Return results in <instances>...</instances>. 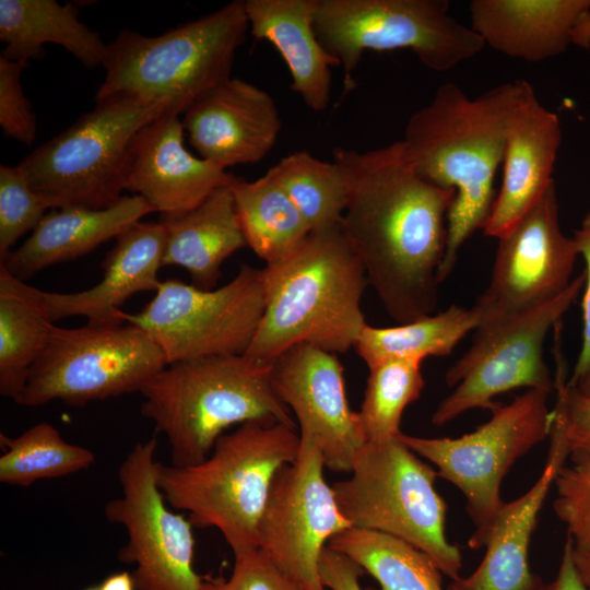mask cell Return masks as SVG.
<instances>
[{
  "label": "cell",
  "mask_w": 590,
  "mask_h": 590,
  "mask_svg": "<svg viewBox=\"0 0 590 590\" xmlns=\"http://www.w3.org/2000/svg\"><path fill=\"white\" fill-rule=\"evenodd\" d=\"M347 185L341 225L388 315L406 323L434 314L456 192L423 179L401 142L356 151L337 146Z\"/></svg>",
  "instance_id": "obj_1"
},
{
  "label": "cell",
  "mask_w": 590,
  "mask_h": 590,
  "mask_svg": "<svg viewBox=\"0 0 590 590\" xmlns=\"http://www.w3.org/2000/svg\"><path fill=\"white\" fill-rule=\"evenodd\" d=\"M530 85L514 80L470 98L448 82L405 125L400 142L408 162L426 181L456 192L447 215L439 283L453 270L461 246L488 220L509 125Z\"/></svg>",
  "instance_id": "obj_2"
},
{
  "label": "cell",
  "mask_w": 590,
  "mask_h": 590,
  "mask_svg": "<svg viewBox=\"0 0 590 590\" xmlns=\"http://www.w3.org/2000/svg\"><path fill=\"white\" fill-rule=\"evenodd\" d=\"M260 270L264 310L246 356L271 362L302 343L333 354L354 347L368 281L341 223L311 231Z\"/></svg>",
  "instance_id": "obj_3"
},
{
  "label": "cell",
  "mask_w": 590,
  "mask_h": 590,
  "mask_svg": "<svg viewBox=\"0 0 590 590\" xmlns=\"http://www.w3.org/2000/svg\"><path fill=\"white\" fill-rule=\"evenodd\" d=\"M295 427L257 420L223 434L202 462L160 463L157 484L174 509L198 528L217 529L234 556L257 550L258 527L272 482L299 451Z\"/></svg>",
  "instance_id": "obj_4"
},
{
  "label": "cell",
  "mask_w": 590,
  "mask_h": 590,
  "mask_svg": "<svg viewBox=\"0 0 590 590\" xmlns=\"http://www.w3.org/2000/svg\"><path fill=\"white\" fill-rule=\"evenodd\" d=\"M140 393L141 414L166 437L176 467L202 462L233 425L274 420L296 426L274 391L271 362L245 354L168 364Z\"/></svg>",
  "instance_id": "obj_5"
},
{
  "label": "cell",
  "mask_w": 590,
  "mask_h": 590,
  "mask_svg": "<svg viewBox=\"0 0 590 590\" xmlns=\"http://www.w3.org/2000/svg\"><path fill=\"white\" fill-rule=\"evenodd\" d=\"M249 24L244 1L200 19L144 36L122 30L107 45L106 76L95 99L121 94L158 104L179 116L204 93L231 78Z\"/></svg>",
  "instance_id": "obj_6"
},
{
  "label": "cell",
  "mask_w": 590,
  "mask_h": 590,
  "mask_svg": "<svg viewBox=\"0 0 590 590\" xmlns=\"http://www.w3.org/2000/svg\"><path fill=\"white\" fill-rule=\"evenodd\" d=\"M95 101L94 109L17 165L54 209L101 210L120 201L138 134L167 113L162 105L121 94Z\"/></svg>",
  "instance_id": "obj_7"
},
{
  "label": "cell",
  "mask_w": 590,
  "mask_h": 590,
  "mask_svg": "<svg viewBox=\"0 0 590 590\" xmlns=\"http://www.w3.org/2000/svg\"><path fill=\"white\" fill-rule=\"evenodd\" d=\"M437 477V471L397 436L365 442L350 476L332 489L352 527L404 540L455 580L461 576L463 558L446 534L447 504L435 487Z\"/></svg>",
  "instance_id": "obj_8"
},
{
  "label": "cell",
  "mask_w": 590,
  "mask_h": 590,
  "mask_svg": "<svg viewBox=\"0 0 590 590\" xmlns=\"http://www.w3.org/2000/svg\"><path fill=\"white\" fill-rule=\"evenodd\" d=\"M314 28L343 69V95L367 50L411 49L433 71L477 55L482 38L449 14L447 0H318Z\"/></svg>",
  "instance_id": "obj_9"
},
{
  "label": "cell",
  "mask_w": 590,
  "mask_h": 590,
  "mask_svg": "<svg viewBox=\"0 0 590 590\" xmlns=\"http://www.w3.org/2000/svg\"><path fill=\"white\" fill-rule=\"evenodd\" d=\"M166 365L160 347L131 323L54 326L44 352L13 401L31 408L57 400L85 406L141 392Z\"/></svg>",
  "instance_id": "obj_10"
},
{
  "label": "cell",
  "mask_w": 590,
  "mask_h": 590,
  "mask_svg": "<svg viewBox=\"0 0 590 590\" xmlns=\"http://www.w3.org/2000/svg\"><path fill=\"white\" fill-rule=\"evenodd\" d=\"M550 392L528 389L509 404L498 403L491 418L460 437H421L400 432L399 439L436 467L439 477L465 497L467 512L475 526L468 541L484 546L485 538L504 505L503 479L511 467L550 436Z\"/></svg>",
  "instance_id": "obj_11"
},
{
  "label": "cell",
  "mask_w": 590,
  "mask_h": 590,
  "mask_svg": "<svg viewBox=\"0 0 590 590\" xmlns=\"http://www.w3.org/2000/svg\"><path fill=\"white\" fill-rule=\"evenodd\" d=\"M585 272L555 298L528 311L480 324L470 349L447 370L455 386L435 409L432 423L442 426L472 409L493 410L494 398L516 388L552 392L554 380L543 357L544 341L585 286Z\"/></svg>",
  "instance_id": "obj_12"
},
{
  "label": "cell",
  "mask_w": 590,
  "mask_h": 590,
  "mask_svg": "<svg viewBox=\"0 0 590 590\" xmlns=\"http://www.w3.org/2000/svg\"><path fill=\"white\" fill-rule=\"evenodd\" d=\"M264 310L261 270L243 264L225 285L202 290L176 279L125 322L141 329L172 364L217 355H244Z\"/></svg>",
  "instance_id": "obj_13"
},
{
  "label": "cell",
  "mask_w": 590,
  "mask_h": 590,
  "mask_svg": "<svg viewBox=\"0 0 590 590\" xmlns=\"http://www.w3.org/2000/svg\"><path fill=\"white\" fill-rule=\"evenodd\" d=\"M156 449V437L132 447L118 468L121 495L105 504L106 519L128 538L118 560L135 566L137 590H200L193 526L170 510L158 487Z\"/></svg>",
  "instance_id": "obj_14"
},
{
  "label": "cell",
  "mask_w": 590,
  "mask_h": 590,
  "mask_svg": "<svg viewBox=\"0 0 590 590\" xmlns=\"http://www.w3.org/2000/svg\"><path fill=\"white\" fill-rule=\"evenodd\" d=\"M324 468L316 445L300 437L296 459L274 476L258 527V548L304 590H324L321 554L333 536L352 528Z\"/></svg>",
  "instance_id": "obj_15"
},
{
  "label": "cell",
  "mask_w": 590,
  "mask_h": 590,
  "mask_svg": "<svg viewBox=\"0 0 590 590\" xmlns=\"http://www.w3.org/2000/svg\"><path fill=\"white\" fill-rule=\"evenodd\" d=\"M492 279L473 306L480 324L535 308L570 284L580 256L559 223L555 184L498 238Z\"/></svg>",
  "instance_id": "obj_16"
},
{
  "label": "cell",
  "mask_w": 590,
  "mask_h": 590,
  "mask_svg": "<svg viewBox=\"0 0 590 590\" xmlns=\"http://www.w3.org/2000/svg\"><path fill=\"white\" fill-rule=\"evenodd\" d=\"M335 355L306 343L294 345L271 361V380L278 397L294 413L299 436L316 445L324 467L350 473L365 442Z\"/></svg>",
  "instance_id": "obj_17"
},
{
  "label": "cell",
  "mask_w": 590,
  "mask_h": 590,
  "mask_svg": "<svg viewBox=\"0 0 590 590\" xmlns=\"http://www.w3.org/2000/svg\"><path fill=\"white\" fill-rule=\"evenodd\" d=\"M182 125L200 157L224 169L263 160L282 129L274 98L232 76L200 96L185 111Z\"/></svg>",
  "instance_id": "obj_18"
},
{
  "label": "cell",
  "mask_w": 590,
  "mask_h": 590,
  "mask_svg": "<svg viewBox=\"0 0 590 590\" xmlns=\"http://www.w3.org/2000/svg\"><path fill=\"white\" fill-rule=\"evenodd\" d=\"M179 116L166 113L144 127L133 144L126 190L144 198L161 215L174 216L204 202L235 176L184 145Z\"/></svg>",
  "instance_id": "obj_19"
},
{
  "label": "cell",
  "mask_w": 590,
  "mask_h": 590,
  "mask_svg": "<svg viewBox=\"0 0 590 590\" xmlns=\"http://www.w3.org/2000/svg\"><path fill=\"white\" fill-rule=\"evenodd\" d=\"M560 141L559 117L539 102L530 85L509 125L502 185L483 228L486 236H502L555 184Z\"/></svg>",
  "instance_id": "obj_20"
},
{
  "label": "cell",
  "mask_w": 590,
  "mask_h": 590,
  "mask_svg": "<svg viewBox=\"0 0 590 590\" xmlns=\"http://www.w3.org/2000/svg\"><path fill=\"white\" fill-rule=\"evenodd\" d=\"M550 449L534 484L514 500L504 503L485 538V553L468 576L451 580L447 590H526L532 583L528 553L539 514L569 451L558 426L552 422Z\"/></svg>",
  "instance_id": "obj_21"
},
{
  "label": "cell",
  "mask_w": 590,
  "mask_h": 590,
  "mask_svg": "<svg viewBox=\"0 0 590 590\" xmlns=\"http://www.w3.org/2000/svg\"><path fill=\"white\" fill-rule=\"evenodd\" d=\"M102 262L103 278L78 293L43 292L50 319L83 316L87 322L123 323L120 306L140 292L158 288L166 233L161 222H137L116 238Z\"/></svg>",
  "instance_id": "obj_22"
},
{
  "label": "cell",
  "mask_w": 590,
  "mask_h": 590,
  "mask_svg": "<svg viewBox=\"0 0 590 590\" xmlns=\"http://www.w3.org/2000/svg\"><path fill=\"white\" fill-rule=\"evenodd\" d=\"M471 28L484 45L515 59L540 62L574 44L590 0H473Z\"/></svg>",
  "instance_id": "obj_23"
},
{
  "label": "cell",
  "mask_w": 590,
  "mask_h": 590,
  "mask_svg": "<svg viewBox=\"0 0 590 590\" xmlns=\"http://www.w3.org/2000/svg\"><path fill=\"white\" fill-rule=\"evenodd\" d=\"M155 212L141 196L122 197L101 210L80 206L47 213L31 236L0 261L13 276L25 281L56 263L75 260Z\"/></svg>",
  "instance_id": "obj_24"
},
{
  "label": "cell",
  "mask_w": 590,
  "mask_h": 590,
  "mask_svg": "<svg viewBox=\"0 0 590 590\" xmlns=\"http://www.w3.org/2000/svg\"><path fill=\"white\" fill-rule=\"evenodd\" d=\"M251 35L271 43L286 63L292 90L315 111L331 98V68L340 66L320 44L314 20L318 0H246Z\"/></svg>",
  "instance_id": "obj_25"
},
{
  "label": "cell",
  "mask_w": 590,
  "mask_h": 590,
  "mask_svg": "<svg viewBox=\"0 0 590 590\" xmlns=\"http://www.w3.org/2000/svg\"><path fill=\"white\" fill-rule=\"evenodd\" d=\"M231 185L188 212L160 216L166 233L163 267L186 269L193 285L202 290H213L222 263L247 246Z\"/></svg>",
  "instance_id": "obj_26"
},
{
  "label": "cell",
  "mask_w": 590,
  "mask_h": 590,
  "mask_svg": "<svg viewBox=\"0 0 590 590\" xmlns=\"http://www.w3.org/2000/svg\"><path fill=\"white\" fill-rule=\"evenodd\" d=\"M0 39L1 56L27 64L43 58L46 43L62 46L87 68L103 67L107 55V45L79 21L75 7L55 0H0Z\"/></svg>",
  "instance_id": "obj_27"
},
{
  "label": "cell",
  "mask_w": 590,
  "mask_h": 590,
  "mask_svg": "<svg viewBox=\"0 0 590 590\" xmlns=\"http://www.w3.org/2000/svg\"><path fill=\"white\" fill-rule=\"evenodd\" d=\"M42 290L0 264V394L14 400L52 330Z\"/></svg>",
  "instance_id": "obj_28"
},
{
  "label": "cell",
  "mask_w": 590,
  "mask_h": 590,
  "mask_svg": "<svg viewBox=\"0 0 590 590\" xmlns=\"http://www.w3.org/2000/svg\"><path fill=\"white\" fill-rule=\"evenodd\" d=\"M477 310L450 305L446 310L396 327L366 323L354 350L368 368L388 359L420 362L429 356H448L456 345L480 326Z\"/></svg>",
  "instance_id": "obj_29"
},
{
  "label": "cell",
  "mask_w": 590,
  "mask_h": 590,
  "mask_svg": "<svg viewBox=\"0 0 590 590\" xmlns=\"http://www.w3.org/2000/svg\"><path fill=\"white\" fill-rule=\"evenodd\" d=\"M231 189L247 246L266 264L286 256L311 232L296 205L268 172L253 181L235 177Z\"/></svg>",
  "instance_id": "obj_30"
},
{
  "label": "cell",
  "mask_w": 590,
  "mask_h": 590,
  "mask_svg": "<svg viewBox=\"0 0 590 590\" xmlns=\"http://www.w3.org/2000/svg\"><path fill=\"white\" fill-rule=\"evenodd\" d=\"M327 546L357 563L377 580L379 590H445L435 562L393 535L352 527Z\"/></svg>",
  "instance_id": "obj_31"
},
{
  "label": "cell",
  "mask_w": 590,
  "mask_h": 590,
  "mask_svg": "<svg viewBox=\"0 0 590 590\" xmlns=\"http://www.w3.org/2000/svg\"><path fill=\"white\" fill-rule=\"evenodd\" d=\"M0 482L27 487L37 481L62 477L91 468L95 455L68 442L49 423H38L16 437L0 435Z\"/></svg>",
  "instance_id": "obj_32"
},
{
  "label": "cell",
  "mask_w": 590,
  "mask_h": 590,
  "mask_svg": "<svg viewBox=\"0 0 590 590\" xmlns=\"http://www.w3.org/2000/svg\"><path fill=\"white\" fill-rule=\"evenodd\" d=\"M268 173L279 182L311 231L341 223L347 203V185L334 162L307 151L293 152Z\"/></svg>",
  "instance_id": "obj_33"
},
{
  "label": "cell",
  "mask_w": 590,
  "mask_h": 590,
  "mask_svg": "<svg viewBox=\"0 0 590 590\" xmlns=\"http://www.w3.org/2000/svg\"><path fill=\"white\" fill-rule=\"evenodd\" d=\"M424 386L420 362L388 359L370 367L361 409L356 412L364 442L397 437L404 410L421 397Z\"/></svg>",
  "instance_id": "obj_34"
},
{
  "label": "cell",
  "mask_w": 590,
  "mask_h": 590,
  "mask_svg": "<svg viewBox=\"0 0 590 590\" xmlns=\"http://www.w3.org/2000/svg\"><path fill=\"white\" fill-rule=\"evenodd\" d=\"M52 203L35 191L19 166H0V261L27 232L34 231Z\"/></svg>",
  "instance_id": "obj_35"
},
{
  "label": "cell",
  "mask_w": 590,
  "mask_h": 590,
  "mask_svg": "<svg viewBox=\"0 0 590 590\" xmlns=\"http://www.w3.org/2000/svg\"><path fill=\"white\" fill-rule=\"evenodd\" d=\"M570 459L554 481L553 508L573 545L585 550L590 548V455H571Z\"/></svg>",
  "instance_id": "obj_36"
},
{
  "label": "cell",
  "mask_w": 590,
  "mask_h": 590,
  "mask_svg": "<svg viewBox=\"0 0 590 590\" xmlns=\"http://www.w3.org/2000/svg\"><path fill=\"white\" fill-rule=\"evenodd\" d=\"M555 389L553 420L559 427L571 455H590V396L567 385L565 361L560 349V324L555 327Z\"/></svg>",
  "instance_id": "obj_37"
},
{
  "label": "cell",
  "mask_w": 590,
  "mask_h": 590,
  "mask_svg": "<svg viewBox=\"0 0 590 590\" xmlns=\"http://www.w3.org/2000/svg\"><path fill=\"white\" fill-rule=\"evenodd\" d=\"M200 590H304L260 548L235 556L228 577L202 576Z\"/></svg>",
  "instance_id": "obj_38"
},
{
  "label": "cell",
  "mask_w": 590,
  "mask_h": 590,
  "mask_svg": "<svg viewBox=\"0 0 590 590\" xmlns=\"http://www.w3.org/2000/svg\"><path fill=\"white\" fill-rule=\"evenodd\" d=\"M27 66L0 56V126L5 137L32 145L36 137V117L21 84L22 72Z\"/></svg>",
  "instance_id": "obj_39"
},
{
  "label": "cell",
  "mask_w": 590,
  "mask_h": 590,
  "mask_svg": "<svg viewBox=\"0 0 590 590\" xmlns=\"http://www.w3.org/2000/svg\"><path fill=\"white\" fill-rule=\"evenodd\" d=\"M579 255L583 257L586 262L585 269V294L582 297V343L581 350L575 364L573 374L567 379V385L570 387L578 386L583 379L590 376V212L587 213L579 228L574 232L573 236Z\"/></svg>",
  "instance_id": "obj_40"
},
{
  "label": "cell",
  "mask_w": 590,
  "mask_h": 590,
  "mask_svg": "<svg viewBox=\"0 0 590 590\" xmlns=\"http://www.w3.org/2000/svg\"><path fill=\"white\" fill-rule=\"evenodd\" d=\"M319 574L323 588L363 590L359 577L364 574V569L346 555L328 546L320 557Z\"/></svg>",
  "instance_id": "obj_41"
},
{
  "label": "cell",
  "mask_w": 590,
  "mask_h": 590,
  "mask_svg": "<svg viewBox=\"0 0 590 590\" xmlns=\"http://www.w3.org/2000/svg\"><path fill=\"white\" fill-rule=\"evenodd\" d=\"M526 590H590L580 579L573 559V542L567 536L560 563L555 577L546 582L534 574L532 583Z\"/></svg>",
  "instance_id": "obj_42"
},
{
  "label": "cell",
  "mask_w": 590,
  "mask_h": 590,
  "mask_svg": "<svg viewBox=\"0 0 590 590\" xmlns=\"http://www.w3.org/2000/svg\"><path fill=\"white\" fill-rule=\"evenodd\" d=\"M98 587L101 590H137L133 576L128 571L107 576Z\"/></svg>",
  "instance_id": "obj_43"
},
{
  "label": "cell",
  "mask_w": 590,
  "mask_h": 590,
  "mask_svg": "<svg viewBox=\"0 0 590 590\" xmlns=\"http://www.w3.org/2000/svg\"><path fill=\"white\" fill-rule=\"evenodd\" d=\"M573 559L580 579L590 589V548H577L573 545Z\"/></svg>",
  "instance_id": "obj_44"
},
{
  "label": "cell",
  "mask_w": 590,
  "mask_h": 590,
  "mask_svg": "<svg viewBox=\"0 0 590 590\" xmlns=\"http://www.w3.org/2000/svg\"><path fill=\"white\" fill-rule=\"evenodd\" d=\"M581 393L590 396V376L583 379L578 386H576Z\"/></svg>",
  "instance_id": "obj_45"
},
{
  "label": "cell",
  "mask_w": 590,
  "mask_h": 590,
  "mask_svg": "<svg viewBox=\"0 0 590 590\" xmlns=\"http://www.w3.org/2000/svg\"><path fill=\"white\" fill-rule=\"evenodd\" d=\"M83 590H101V589H99V587L97 586V587H87V588H85V589H83Z\"/></svg>",
  "instance_id": "obj_46"
}]
</instances>
